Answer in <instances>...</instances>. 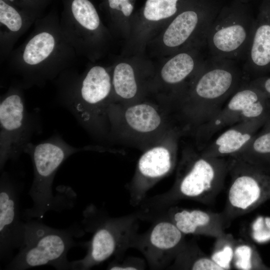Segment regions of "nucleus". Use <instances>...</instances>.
Here are the masks:
<instances>
[{
  "label": "nucleus",
  "instance_id": "obj_12",
  "mask_svg": "<svg viewBox=\"0 0 270 270\" xmlns=\"http://www.w3.org/2000/svg\"><path fill=\"white\" fill-rule=\"evenodd\" d=\"M22 88L10 86L0 99V170L8 160L17 159L30 143V122Z\"/></svg>",
  "mask_w": 270,
  "mask_h": 270
},
{
  "label": "nucleus",
  "instance_id": "obj_30",
  "mask_svg": "<svg viewBox=\"0 0 270 270\" xmlns=\"http://www.w3.org/2000/svg\"><path fill=\"white\" fill-rule=\"evenodd\" d=\"M21 10L42 16L52 0H4Z\"/></svg>",
  "mask_w": 270,
  "mask_h": 270
},
{
  "label": "nucleus",
  "instance_id": "obj_13",
  "mask_svg": "<svg viewBox=\"0 0 270 270\" xmlns=\"http://www.w3.org/2000/svg\"><path fill=\"white\" fill-rule=\"evenodd\" d=\"M245 82L210 120L201 126L200 135L206 142L222 129L246 120L270 117V99L250 82Z\"/></svg>",
  "mask_w": 270,
  "mask_h": 270
},
{
  "label": "nucleus",
  "instance_id": "obj_29",
  "mask_svg": "<svg viewBox=\"0 0 270 270\" xmlns=\"http://www.w3.org/2000/svg\"><path fill=\"white\" fill-rule=\"evenodd\" d=\"M104 6L110 20L116 22L124 18H129L134 9V0H104Z\"/></svg>",
  "mask_w": 270,
  "mask_h": 270
},
{
  "label": "nucleus",
  "instance_id": "obj_4",
  "mask_svg": "<svg viewBox=\"0 0 270 270\" xmlns=\"http://www.w3.org/2000/svg\"><path fill=\"white\" fill-rule=\"evenodd\" d=\"M84 234L76 224L67 228L58 229L38 220H28L24 242L5 270H24L44 265L52 266L58 270H71L68 252L78 245L74 238Z\"/></svg>",
  "mask_w": 270,
  "mask_h": 270
},
{
  "label": "nucleus",
  "instance_id": "obj_18",
  "mask_svg": "<svg viewBox=\"0 0 270 270\" xmlns=\"http://www.w3.org/2000/svg\"><path fill=\"white\" fill-rule=\"evenodd\" d=\"M185 235L194 234L215 238L224 234L226 228L222 212L171 206L161 212Z\"/></svg>",
  "mask_w": 270,
  "mask_h": 270
},
{
  "label": "nucleus",
  "instance_id": "obj_26",
  "mask_svg": "<svg viewBox=\"0 0 270 270\" xmlns=\"http://www.w3.org/2000/svg\"><path fill=\"white\" fill-rule=\"evenodd\" d=\"M232 264L240 270H267L255 246L243 240H236Z\"/></svg>",
  "mask_w": 270,
  "mask_h": 270
},
{
  "label": "nucleus",
  "instance_id": "obj_10",
  "mask_svg": "<svg viewBox=\"0 0 270 270\" xmlns=\"http://www.w3.org/2000/svg\"><path fill=\"white\" fill-rule=\"evenodd\" d=\"M222 6L220 0H192L172 20L162 42L170 52L205 46L208 30Z\"/></svg>",
  "mask_w": 270,
  "mask_h": 270
},
{
  "label": "nucleus",
  "instance_id": "obj_21",
  "mask_svg": "<svg viewBox=\"0 0 270 270\" xmlns=\"http://www.w3.org/2000/svg\"><path fill=\"white\" fill-rule=\"evenodd\" d=\"M204 46H191L174 52L161 70L162 80L168 84L178 85L193 76L208 56L204 54Z\"/></svg>",
  "mask_w": 270,
  "mask_h": 270
},
{
  "label": "nucleus",
  "instance_id": "obj_20",
  "mask_svg": "<svg viewBox=\"0 0 270 270\" xmlns=\"http://www.w3.org/2000/svg\"><path fill=\"white\" fill-rule=\"evenodd\" d=\"M42 16L0 0V62L7 60L18 40Z\"/></svg>",
  "mask_w": 270,
  "mask_h": 270
},
{
  "label": "nucleus",
  "instance_id": "obj_5",
  "mask_svg": "<svg viewBox=\"0 0 270 270\" xmlns=\"http://www.w3.org/2000/svg\"><path fill=\"white\" fill-rule=\"evenodd\" d=\"M250 80L238 62L208 54L192 76L190 101L202 124L210 120L225 102Z\"/></svg>",
  "mask_w": 270,
  "mask_h": 270
},
{
  "label": "nucleus",
  "instance_id": "obj_22",
  "mask_svg": "<svg viewBox=\"0 0 270 270\" xmlns=\"http://www.w3.org/2000/svg\"><path fill=\"white\" fill-rule=\"evenodd\" d=\"M232 158L270 174V117L251 140Z\"/></svg>",
  "mask_w": 270,
  "mask_h": 270
},
{
  "label": "nucleus",
  "instance_id": "obj_27",
  "mask_svg": "<svg viewBox=\"0 0 270 270\" xmlns=\"http://www.w3.org/2000/svg\"><path fill=\"white\" fill-rule=\"evenodd\" d=\"M112 86L116 94L120 98L130 99L138 91L135 74L132 66L127 62L116 64L112 72Z\"/></svg>",
  "mask_w": 270,
  "mask_h": 270
},
{
  "label": "nucleus",
  "instance_id": "obj_6",
  "mask_svg": "<svg viewBox=\"0 0 270 270\" xmlns=\"http://www.w3.org/2000/svg\"><path fill=\"white\" fill-rule=\"evenodd\" d=\"M80 150L60 138L53 137L38 144L28 143L24 152L30 154L34 166V178L29 191L32 206L24 210L22 218L27 221L41 219L49 210L61 208L58 196H54L52 185L56 174L62 163Z\"/></svg>",
  "mask_w": 270,
  "mask_h": 270
},
{
  "label": "nucleus",
  "instance_id": "obj_25",
  "mask_svg": "<svg viewBox=\"0 0 270 270\" xmlns=\"http://www.w3.org/2000/svg\"><path fill=\"white\" fill-rule=\"evenodd\" d=\"M192 0H146L142 16L148 22L172 20Z\"/></svg>",
  "mask_w": 270,
  "mask_h": 270
},
{
  "label": "nucleus",
  "instance_id": "obj_15",
  "mask_svg": "<svg viewBox=\"0 0 270 270\" xmlns=\"http://www.w3.org/2000/svg\"><path fill=\"white\" fill-rule=\"evenodd\" d=\"M22 186L6 172L0 180V258L1 260L12 256L20 249L25 238L26 222L20 211Z\"/></svg>",
  "mask_w": 270,
  "mask_h": 270
},
{
  "label": "nucleus",
  "instance_id": "obj_9",
  "mask_svg": "<svg viewBox=\"0 0 270 270\" xmlns=\"http://www.w3.org/2000/svg\"><path fill=\"white\" fill-rule=\"evenodd\" d=\"M232 158L230 177L222 213L226 228L236 218L249 214L270 199V174Z\"/></svg>",
  "mask_w": 270,
  "mask_h": 270
},
{
  "label": "nucleus",
  "instance_id": "obj_24",
  "mask_svg": "<svg viewBox=\"0 0 270 270\" xmlns=\"http://www.w3.org/2000/svg\"><path fill=\"white\" fill-rule=\"evenodd\" d=\"M125 119L133 130L140 132H149L160 125L161 118L152 106L140 104L130 106L124 114Z\"/></svg>",
  "mask_w": 270,
  "mask_h": 270
},
{
  "label": "nucleus",
  "instance_id": "obj_8",
  "mask_svg": "<svg viewBox=\"0 0 270 270\" xmlns=\"http://www.w3.org/2000/svg\"><path fill=\"white\" fill-rule=\"evenodd\" d=\"M62 31L77 56L98 58L107 40V31L90 0H62Z\"/></svg>",
  "mask_w": 270,
  "mask_h": 270
},
{
  "label": "nucleus",
  "instance_id": "obj_2",
  "mask_svg": "<svg viewBox=\"0 0 270 270\" xmlns=\"http://www.w3.org/2000/svg\"><path fill=\"white\" fill-rule=\"evenodd\" d=\"M232 160L230 157H208L200 152L185 154L172 187L144 200L141 212L150 216L183 200L212 204L224 187Z\"/></svg>",
  "mask_w": 270,
  "mask_h": 270
},
{
  "label": "nucleus",
  "instance_id": "obj_7",
  "mask_svg": "<svg viewBox=\"0 0 270 270\" xmlns=\"http://www.w3.org/2000/svg\"><path fill=\"white\" fill-rule=\"evenodd\" d=\"M256 17L248 3L233 0L222 6L206 39L208 54L244 62L252 36Z\"/></svg>",
  "mask_w": 270,
  "mask_h": 270
},
{
  "label": "nucleus",
  "instance_id": "obj_16",
  "mask_svg": "<svg viewBox=\"0 0 270 270\" xmlns=\"http://www.w3.org/2000/svg\"><path fill=\"white\" fill-rule=\"evenodd\" d=\"M174 164L173 154L164 146L153 148L142 154L136 174L128 188L130 204L134 206L141 204L148 190L171 172Z\"/></svg>",
  "mask_w": 270,
  "mask_h": 270
},
{
  "label": "nucleus",
  "instance_id": "obj_31",
  "mask_svg": "<svg viewBox=\"0 0 270 270\" xmlns=\"http://www.w3.org/2000/svg\"><path fill=\"white\" fill-rule=\"evenodd\" d=\"M145 262L136 257H130L126 260L115 259L109 264L107 267L110 270H140L144 269Z\"/></svg>",
  "mask_w": 270,
  "mask_h": 270
},
{
  "label": "nucleus",
  "instance_id": "obj_33",
  "mask_svg": "<svg viewBox=\"0 0 270 270\" xmlns=\"http://www.w3.org/2000/svg\"><path fill=\"white\" fill-rule=\"evenodd\" d=\"M241 2H244V3H248L249 2L252 1L254 0H238Z\"/></svg>",
  "mask_w": 270,
  "mask_h": 270
},
{
  "label": "nucleus",
  "instance_id": "obj_1",
  "mask_svg": "<svg viewBox=\"0 0 270 270\" xmlns=\"http://www.w3.org/2000/svg\"><path fill=\"white\" fill-rule=\"evenodd\" d=\"M76 56L62 31L58 15L52 12L36 20L30 34L7 60L26 88L54 78L69 68Z\"/></svg>",
  "mask_w": 270,
  "mask_h": 270
},
{
  "label": "nucleus",
  "instance_id": "obj_19",
  "mask_svg": "<svg viewBox=\"0 0 270 270\" xmlns=\"http://www.w3.org/2000/svg\"><path fill=\"white\" fill-rule=\"evenodd\" d=\"M267 120L242 121L228 127L206 144L200 153L208 157H233L251 140Z\"/></svg>",
  "mask_w": 270,
  "mask_h": 270
},
{
  "label": "nucleus",
  "instance_id": "obj_3",
  "mask_svg": "<svg viewBox=\"0 0 270 270\" xmlns=\"http://www.w3.org/2000/svg\"><path fill=\"white\" fill-rule=\"evenodd\" d=\"M85 230L92 233L88 242L86 256L79 260L70 262L71 270H87L98 265L112 256L120 260L129 248L138 234L140 212L111 218L104 215L94 206L90 205L84 211Z\"/></svg>",
  "mask_w": 270,
  "mask_h": 270
},
{
  "label": "nucleus",
  "instance_id": "obj_11",
  "mask_svg": "<svg viewBox=\"0 0 270 270\" xmlns=\"http://www.w3.org/2000/svg\"><path fill=\"white\" fill-rule=\"evenodd\" d=\"M68 75L66 80H60L62 97L72 107L74 114L82 122L98 113L110 94L112 80L107 68L96 65L82 74Z\"/></svg>",
  "mask_w": 270,
  "mask_h": 270
},
{
  "label": "nucleus",
  "instance_id": "obj_32",
  "mask_svg": "<svg viewBox=\"0 0 270 270\" xmlns=\"http://www.w3.org/2000/svg\"><path fill=\"white\" fill-rule=\"evenodd\" d=\"M249 82L261 90L270 99V76L257 78L250 80Z\"/></svg>",
  "mask_w": 270,
  "mask_h": 270
},
{
  "label": "nucleus",
  "instance_id": "obj_28",
  "mask_svg": "<svg viewBox=\"0 0 270 270\" xmlns=\"http://www.w3.org/2000/svg\"><path fill=\"white\" fill-rule=\"evenodd\" d=\"M236 240L232 234L226 233L216 238L210 257L224 270H230L231 268Z\"/></svg>",
  "mask_w": 270,
  "mask_h": 270
},
{
  "label": "nucleus",
  "instance_id": "obj_23",
  "mask_svg": "<svg viewBox=\"0 0 270 270\" xmlns=\"http://www.w3.org/2000/svg\"><path fill=\"white\" fill-rule=\"evenodd\" d=\"M173 270H224L204 253L194 242H185L168 267Z\"/></svg>",
  "mask_w": 270,
  "mask_h": 270
},
{
  "label": "nucleus",
  "instance_id": "obj_14",
  "mask_svg": "<svg viewBox=\"0 0 270 270\" xmlns=\"http://www.w3.org/2000/svg\"><path fill=\"white\" fill-rule=\"evenodd\" d=\"M185 242V234L164 214L146 232L136 234L132 248L144 255L150 268L160 270L168 268Z\"/></svg>",
  "mask_w": 270,
  "mask_h": 270
},
{
  "label": "nucleus",
  "instance_id": "obj_17",
  "mask_svg": "<svg viewBox=\"0 0 270 270\" xmlns=\"http://www.w3.org/2000/svg\"><path fill=\"white\" fill-rule=\"evenodd\" d=\"M242 70L251 80L270 74V0H262Z\"/></svg>",
  "mask_w": 270,
  "mask_h": 270
}]
</instances>
